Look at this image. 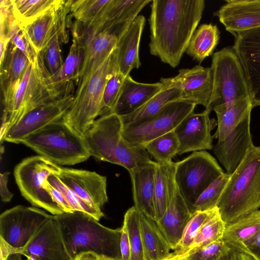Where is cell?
Wrapping results in <instances>:
<instances>
[{"mask_svg": "<svg viewBox=\"0 0 260 260\" xmlns=\"http://www.w3.org/2000/svg\"><path fill=\"white\" fill-rule=\"evenodd\" d=\"M72 2V0L63 1L58 7L21 28L37 54L42 52L56 35L61 42H68L66 28Z\"/></svg>", "mask_w": 260, "mask_h": 260, "instance_id": "cell-17", "label": "cell"}, {"mask_svg": "<svg viewBox=\"0 0 260 260\" xmlns=\"http://www.w3.org/2000/svg\"><path fill=\"white\" fill-rule=\"evenodd\" d=\"M156 164V161H152L129 172L134 206L138 211L155 221L154 190Z\"/></svg>", "mask_w": 260, "mask_h": 260, "instance_id": "cell-23", "label": "cell"}, {"mask_svg": "<svg viewBox=\"0 0 260 260\" xmlns=\"http://www.w3.org/2000/svg\"><path fill=\"white\" fill-rule=\"evenodd\" d=\"M233 47L244 69L252 107L260 106V27L236 34Z\"/></svg>", "mask_w": 260, "mask_h": 260, "instance_id": "cell-19", "label": "cell"}, {"mask_svg": "<svg viewBox=\"0 0 260 260\" xmlns=\"http://www.w3.org/2000/svg\"><path fill=\"white\" fill-rule=\"evenodd\" d=\"M0 260H7V259L4 255L0 254Z\"/></svg>", "mask_w": 260, "mask_h": 260, "instance_id": "cell-56", "label": "cell"}, {"mask_svg": "<svg viewBox=\"0 0 260 260\" xmlns=\"http://www.w3.org/2000/svg\"><path fill=\"white\" fill-rule=\"evenodd\" d=\"M253 108L250 97L241 99L226 109H215L217 118V129L213 135L218 141L223 140L228 134L246 117Z\"/></svg>", "mask_w": 260, "mask_h": 260, "instance_id": "cell-33", "label": "cell"}, {"mask_svg": "<svg viewBox=\"0 0 260 260\" xmlns=\"http://www.w3.org/2000/svg\"><path fill=\"white\" fill-rule=\"evenodd\" d=\"M219 39L220 32L216 25L203 24L194 32L186 53L194 60L201 63L213 54Z\"/></svg>", "mask_w": 260, "mask_h": 260, "instance_id": "cell-35", "label": "cell"}, {"mask_svg": "<svg viewBox=\"0 0 260 260\" xmlns=\"http://www.w3.org/2000/svg\"><path fill=\"white\" fill-rule=\"evenodd\" d=\"M182 100L181 90L177 88H164L133 113L121 116L124 125L147 120L157 114L168 103Z\"/></svg>", "mask_w": 260, "mask_h": 260, "instance_id": "cell-34", "label": "cell"}, {"mask_svg": "<svg viewBox=\"0 0 260 260\" xmlns=\"http://www.w3.org/2000/svg\"><path fill=\"white\" fill-rule=\"evenodd\" d=\"M47 181L58 190L64 196L73 211H81L99 221L104 216L101 209L94 208L81 199L75 192L66 186L55 174L49 176Z\"/></svg>", "mask_w": 260, "mask_h": 260, "instance_id": "cell-40", "label": "cell"}, {"mask_svg": "<svg viewBox=\"0 0 260 260\" xmlns=\"http://www.w3.org/2000/svg\"><path fill=\"white\" fill-rule=\"evenodd\" d=\"M193 214L177 187L165 214L156 221L173 250H176L184 229Z\"/></svg>", "mask_w": 260, "mask_h": 260, "instance_id": "cell-24", "label": "cell"}, {"mask_svg": "<svg viewBox=\"0 0 260 260\" xmlns=\"http://www.w3.org/2000/svg\"><path fill=\"white\" fill-rule=\"evenodd\" d=\"M84 54V46L73 38L65 61L55 74L51 75L53 84L63 94L71 93L73 81L78 82Z\"/></svg>", "mask_w": 260, "mask_h": 260, "instance_id": "cell-32", "label": "cell"}, {"mask_svg": "<svg viewBox=\"0 0 260 260\" xmlns=\"http://www.w3.org/2000/svg\"><path fill=\"white\" fill-rule=\"evenodd\" d=\"M176 162H157L154 180V203L156 222L165 214L177 187Z\"/></svg>", "mask_w": 260, "mask_h": 260, "instance_id": "cell-31", "label": "cell"}, {"mask_svg": "<svg viewBox=\"0 0 260 260\" xmlns=\"http://www.w3.org/2000/svg\"><path fill=\"white\" fill-rule=\"evenodd\" d=\"M73 260H100L99 256L93 252L82 253Z\"/></svg>", "mask_w": 260, "mask_h": 260, "instance_id": "cell-54", "label": "cell"}, {"mask_svg": "<svg viewBox=\"0 0 260 260\" xmlns=\"http://www.w3.org/2000/svg\"><path fill=\"white\" fill-rule=\"evenodd\" d=\"M118 40L115 34L104 30L87 41L78 82L102 66L116 48Z\"/></svg>", "mask_w": 260, "mask_h": 260, "instance_id": "cell-29", "label": "cell"}, {"mask_svg": "<svg viewBox=\"0 0 260 260\" xmlns=\"http://www.w3.org/2000/svg\"><path fill=\"white\" fill-rule=\"evenodd\" d=\"M29 63L27 56L9 42L5 54L1 61V84L4 106L11 99Z\"/></svg>", "mask_w": 260, "mask_h": 260, "instance_id": "cell-27", "label": "cell"}, {"mask_svg": "<svg viewBox=\"0 0 260 260\" xmlns=\"http://www.w3.org/2000/svg\"><path fill=\"white\" fill-rule=\"evenodd\" d=\"M21 143L57 165H74L91 156L83 137L62 119L28 136Z\"/></svg>", "mask_w": 260, "mask_h": 260, "instance_id": "cell-6", "label": "cell"}, {"mask_svg": "<svg viewBox=\"0 0 260 260\" xmlns=\"http://www.w3.org/2000/svg\"><path fill=\"white\" fill-rule=\"evenodd\" d=\"M204 0H153L148 19L150 54L178 66L200 23Z\"/></svg>", "mask_w": 260, "mask_h": 260, "instance_id": "cell-1", "label": "cell"}, {"mask_svg": "<svg viewBox=\"0 0 260 260\" xmlns=\"http://www.w3.org/2000/svg\"><path fill=\"white\" fill-rule=\"evenodd\" d=\"M251 114L234 127L222 141L213 145L214 153L231 175L253 145L250 133Z\"/></svg>", "mask_w": 260, "mask_h": 260, "instance_id": "cell-21", "label": "cell"}, {"mask_svg": "<svg viewBox=\"0 0 260 260\" xmlns=\"http://www.w3.org/2000/svg\"><path fill=\"white\" fill-rule=\"evenodd\" d=\"M71 259L93 252L99 256L120 259L121 228L112 229L81 211L54 215Z\"/></svg>", "mask_w": 260, "mask_h": 260, "instance_id": "cell-2", "label": "cell"}, {"mask_svg": "<svg viewBox=\"0 0 260 260\" xmlns=\"http://www.w3.org/2000/svg\"><path fill=\"white\" fill-rule=\"evenodd\" d=\"M60 166L40 155L26 157L15 168L14 175L22 196L32 205L52 215L63 213L52 199L44 184L48 177L56 175Z\"/></svg>", "mask_w": 260, "mask_h": 260, "instance_id": "cell-9", "label": "cell"}, {"mask_svg": "<svg viewBox=\"0 0 260 260\" xmlns=\"http://www.w3.org/2000/svg\"><path fill=\"white\" fill-rule=\"evenodd\" d=\"M226 31L234 36L260 27V0H227L214 13Z\"/></svg>", "mask_w": 260, "mask_h": 260, "instance_id": "cell-22", "label": "cell"}, {"mask_svg": "<svg viewBox=\"0 0 260 260\" xmlns=\"http://www.w3.org/2000/svg\"><path fill=\"white\" fill-rule=\"evenodd\" d=\"M162 88L160 82L154 83L139 82L130 75L124 78L121 92L113 113L123 116L142 107Z\"/></svg>", "mask_w": 260, "mask_h": 260, "instance_id": "cell-26", "label": "cell"}, {"mask_svg": "<svg viewBox=\"0 0 260 260\" xmlns=\"http://www.w3.org/2000/svg\"><path fill=\"white\" fill-rule=\"evenodd\" d=\"M247 254L255 260H260V230L248 246Z\"/></svg>", "mask_w": 260, "mask_h": 260, "instance_id": "cell-52", "label": "cell"}, {"mask_svg": "<svg viewBox=\"0 0 260 260\" xmlns=\"http://www.w3.org/2000/svg\"><path fill=\"white\" fill-rule=\"evenodd\" d=\"M218 260H255L251 256L230 249L226 245Z\"/></svg>", "mask_w": 260, "mask_h": 260, "instance_id": "cell-50", "label": "cell"}, {"mask_svg": "<svg viewBox=\"0 0 260 260\" xmlns=\"http://www.w3.org/2000/svg\"><path fill=\"white\" fill-rule=\"evenodd\" d=\"M52 216L36 207L18 205L8 209L0 215V240L14 249L23 248Z\"/></svg>", "mask_w": 260, "mask_h": 260, "instance_id": "cell-12", "label": "cell"}, {"mask_svg": "<svg viewBox=\"0 0 260 260\" xmlns=\"http://www.w3.org/2000/svg\"><path fill=\"white\" fill-rule=\"evenodd\" d=\"M223 173L216 159L206 151L193 152L176 162L177 187L193 213L199 197Z\"/></svg>", "mask_w": 260, "mask_h": 260, "instance_id": "cell-10", "label": "cell"}, {"mask_svg": "<svg viewBox=\"0 0 260 260\" xmlns=\"http://www.w3.org/2000/svg\"><path fill=\"white\" fill-rule=\"evenodd\" d=\"M213 209L203 211H198L193 213L184 228L179 243L174 251L181 253H184L187 251L202 226L211 214Z\"/></svg>", "mask_w": 260, "mask_h": 260, "instance_id": "cell-44", "label": "cell"}, {"mask_svg": "<svg viewBox=\"0 0 260 260\" xmlns=\"http://www.w3.org/2000/svg\"><path fill=\"white\" fill-rule=\"evenodd\" d=\"M9 174L8 172L0 174V194L4 202H10L13 196L7 187Z\"/></svg>", "mask_w": 260, "mask_h": 260, "instance_id": "cell-51", "label": "cell"}, {"mask_svg": "<svg viewBox=\"0 0 260 260\" xmlns=\"http://www.w3.org/2000/svg\"><path fill=\"white\" fill-rule=\"evenodd\" d=\"M123 127L121 116L112 113L96 119L83 137L91 156L121 166L129 172L153 160L144 147L123 138Z\"/></svg>", "mask_w": 260, "mask_h": 260, "instance_id": "cell-3", "label": "cell"}, {"mask_svg": "<svg viewBox=\"0 0 260 260\" xmlns=\"http://www.w3.org/2000/svg\"><path fill=\"white\" fill-rule=\"evenodd\" d=\"M125 78L120 72L118 63L112 71L106 84L100 116L114 112Z\"/></svg>", "mask_w": 260, "mask_h": 260, "instance_id": "cell-43", "label": "cell"}, {"mask_svg": "<svg viewBox=\"0 0 260 260\" xmlns=\"http://www.w3.org/2000/svg\"><path fill=\"white\" fill-rule=\"evenodd\" d=\"M131 249V260H146L139 224V212L133 206L124 216Z\"/></svg>", "mask_w": 260, "mask_h": 260, "instance_id": "cell-39", "label": "cell"}, {"mask_svg": "<svg viewBox=\"0 0 260 260\" xmlns=\"http://www.w3.org/2000/svg\"><path fill=\"white\" fill-rule=\"evenodd\" d=\"M164 88L175 87L181 91L182 100L209 108L213 90L210 68L198 65L190 69H181L171 78H161Z\"/></svg>", "mask_w": 260, "mask_h": 260, "instance_id": "cell-16", "label": "cell"}, {"mask_svg": "<svg viewBox=\"0 0 260 260\" xmlns=\"http://www.w3.org/2000/svg\"><path fill=\"white\" fill-rule=\"evenodd\" d=\"M225 226L226 224L220 216L218 208L217 207L214 208L187 250H195L214 241L222 240Z\"/></svg>", "mask_w": 260, "mask_h": 260, "instance_id": "cell-37", "label": "cell"}, {"mask_svg": "<svg viewBox=\"0 0 260 260\" xmlns=\"http://www.w3.org/2000/svg\"><path fill=\"white\" fill-rule=\"evenodd\" d=\"M259 230L258 209L226 224L222 240L230 249L247 254L248 246Z\"/></svg>", "mask_w": 260, "mask_h": 260, "instance_id": "cell-28", "label": "cell"}, {"mask_svg": "<svg viewBox=\"0 0 260 260\" xmlns=\"http://www.w3.org/2000/svg\"><path fill=\"white\" fill-rule=\"evenodd\" d=\"M225 245L222 240L193 250L187 260H218Z\"/></svg>", "mask_w": 260, "mask_h": 260, "instance_id": "cell-47", "label": "cell"}, {"mask_svg": "<svg viewBox=\"0 0 260 260\" xmlns=\"http://www.w3.org/2000/svg\"><path fill=\"white\" fill-rule=\"evenodd\" d=\"M44 188L51 196L52 199L56 203L63 212L72 213V210L63 194L57 189L51 186L47 181H45Z\"/></svg>", "mask_w": 260, "mask_h": 260, "instance_id": "cell-48", "label": "cell"}, {"mask_svg": "<svg viewBox=\"0 0 260 260\" xmlns=\"http://www.w3.org/2000/svg\"><path fill=\"white\" fill-rule=\"evenodd\" d=\"M74 100L72 93L39 106L24 114L6 131L1 141L21 143L28 136L54 121L62 119Z\"/></svg>", "mask_w": 260, "mask_h": 260, "instance_id": "cell-13", "label": "cell"}, {"mask_svg": "<svg viewBox=\"0 0 260 260\" xmlns=\"http://www.w3.org/2000/svg\"><path fill=\"white\" fill-rule=\"evenodd\" d=\"M145 22V17L139 15L118 40L116 49L118 66L125 77L129 75L133 69H139L141 65L139 47Z\"/></svg>", "mask_w": 260, "mask_h": 260, "instance_id": "cell-25", "label": "cell"}, {"mask_svg": "<svg viewBox=\"0 0 260 260\" xmlns=\"http://www.w3.org/2000/svg\"><path fill=\"white\" fill-rule=\"evenodd\" d=\"M230 176V174L224 172L215 179L199 197L193 205V212L206 211L217 207Z\"/></svg>", "mask_w": 260, "mask_h": 260, "instance_id": "cell-42", "label": "cell"}, {"mask_svg": "<svg viewBox=\"0 0 260 260\" xmlns=\"http://www.w3.org/2000/svg\"><path fill=\"white\" fill-rule=\"evenodd\" d=\"M63 95L52 81L43 52L39 53L35 62H29L11 99L4 106L1 139L24 114Z\"/></svg>", "mask_w": 260, "mask_h": 260, "instance_id": "cell-5", "label": "cell"}, {"mask_svg": "<svg viewBox=\"0 0 260 260\" xmlns=\"http://www.w3.org/2000/svg\"><path fill=\"white\" fill-rule=\"evenodd\" d=\"M151 0H110L101 15L93 22L83 24L89 37L104 30L115 34L118 39L127 30L141 10Z\"/></svg>", "mask_w": 260, "mask_h": 260, "instance_id": "cell-15", "label": "cell"}, {"mask_svg": "<svg viewBox=\"0 0 260 260\" xmlns=\"http://www.w3.org/2000/svg\"><path fill=\"white\" fill-rule=\"evenodd\" d=\"M118 63L116 48L99 69L78 83L73 104L62 119L82 136L101 115L106 84Z\"/></svg>", "mask_w": 260, "mask_h": 260, "instance_id": "cell-7", "label": "cell"}, {"mask_svg": "<svg viewBox=\"0 0 260 260\" xmlns=\"http://www.w3.org/2000/svg\"><path fill=\"white\" fill-rule=\"evenodd\" d=\"M9 37L10 38V42L21 50L27 56L29 62L34 63L36 61L39 54L36 53L26 39L19 24L13 28Z\"/></svg>", "mask_w": 260, "mask_h": 260, "instance_id": "cell-46", "label": "cell"}, {"mask_svg": "<svg viewBox=\"0 0 260 260\" xmlns=\"http://www.w3.org/2000/svg\"><path fill=\"white\" fill-rule=\"evenodd\" d=\"M210 68L213 79L209 107L212 110L226 109L241 99L250 97L244 69L233 46L215 52Z\"/></svg>", "mask_w": 260, "mask_h": 260, "instance_id": "cell-8", "label": "cell"}, {"mask_svg": "<svg viewBox=\"0 0 260 260\" xmlns=\"http://www.w3.org/2000/svg\"><path fill=\"white\" fill-rule=\"evenodd\" d=\"M100 260H121L120 259L113 258L105 256H99Z\"/></svg>", "mask_w": 260, "mask_h": 260, "instance_id": "cell-55", "label": "cell"}, {"mask_svg": "<svg viewBox=\"0 0 260 260\" xmlns=\"http://www.w3.org/2000/svg\"><path fill=\"white\" fill-rule=\"evenodd\" d=\"M2 241L9 252L26 258L32 260H72L67 251L54 215L42 224L23 248L14 249Z\"/></svg>", "mask_w": 260, "mask_h": 260, "instance_id": "cell-14", "label": "cell"}, {"mask_svg": "<svg viewBox=\"0 0 260 260\" xmlns=\"http://www.w3.org/2000/svg\"><path fill=\"white\" fill-rule=\"evenodd\" d=\"M60 37L55 35L42 52L51 75L55 74L63 64L59 45Z\"/></svg>", "mask_w": 260, "mask_h": 260, "instance_id": "cell-45", "label": "cell"}, {"mask_svg": "<svg viewBox=\"0 0 260 260\" xmlns=\"http://www.w3.org/2000/svg\"><path fill=\"white\" fill-rule=\"evenodd\" d=\"M140 230L146 260H162L173 250L156 221L139 211Z\"/></svg>", "mask_w": 260, "mask_h": 260, "instance_id": "cell-30", "label": "cell"}, {"mask_svg": "<svg viewBox=\"0 0 260 260\" xmlns=\"http://www.w3.org/2000/svg\"><path fill=\"white\" fill-rule=\"evenodd\" d=\"M197 105L180 100L167 104L153 117L143 122L124 125L123 138L129 143L143 146L151 140L173 131Z\"/></svg>", "mask_w": 260, "mask_h": 260, "instance_id": "cell-11", "label": "cell"}, {"mask_svg": "<svg viewBox=\"0 0 260 260\" xmlns=\"http://www.w3.org/2000/svg\"><path fill=\"white\" fill-rule=\"evenodd\" d=\"M119 246L121 260H131V249L129 238L126 226L123 224L121 228Z\"/></svg>", "mask_w": 260, "mask_h": 260, "instance_id": "cell-49", "label": "cell"}, {"mask_svg": "<svg viewBox=\"0 0 260 260\" xmlns=\"http://www.w3.org/2000/svg\"><path fill=\"white\" fill-rule=\"evenodd\" d=\"M144 147L156 162H169L178 154L179 142L173 131L156 138L145 144Z\"/></svg>", "mask_w": 260, "mask_h": 260, "instance_id": "cell-38", "label": "cell"}, {"mask_svg": "<svg viewBox=\"0 0 260 260\" xmlns=\"http://www.w3.org/2000/svg\"><path fill=\"white\" fill-rule=\"evenodd\" d=\"M211 111L208 108L201 113L193 112L175 128L179 142L178 154L213 149L211 132L217 126V121L210 118Z\"/></svg>", "mask_w": 260, "mask_h": 260, "instance_id": "cell-18", "label": "cell"}, {"mask_svg": "<svg viewBox=\"0 0 260 260\" xmlns=\"http://www.w3.org/2000/svg\"><path fill=\"white\" fill-rule=\"evenodd\" d=\"M56 175L93 208L101 209L108 202L105 176L95 172L61 167Z\"/></svg>", "mask_w": 260, "mask_h": 260, "instance_id": "cell-20", "label": "cell"}, {"mask_svg": "<svg viewBox=\"0 0 260 260\" xmlns=\"http://www.w3.org/2000/svg\"><path fill=\"white\" fill-rule=\"evenodd\" d=\"M62 0H12L13 15L21 28L58 7Z\"/></svg>", "mask_w": 260, "mask_h": 260, "instance_id": "cell-36", "label": "cell"}, {"mask_svg": "<svg viewBox=\"0 0 260 260\" xmlns=\"http://www.w3.org/2000/svg\"><path fill=\"white\" fill-rule=\"evenodd\" d=\"M110 0H72L71 15L76 21L89 24L101 15Z\"/></svg>", "mask_w": 260, "mask_h": 260, "instance_id": "cell-41", "label": "cell"}, {"mask_svg": "<svg viewBox=\"0 0 260 260\" xmlns=\"http://www.w3.org/2000/svg\"><path fill=\"white\" fill-rule=\"evenodd\" d=\"M217 207L226 224L260 208V146L252 145L230 178Z\"/></svg>", "mask_w": 260, "mask_h": 260, "instance_id": "cell-4", "label": "cell"}, {"mask_svg": "<svg viewBox=\"0 0 260 260\" xmlns=\"http://www.w3.org/2000/svg\"><path fill=\"white\" fill-rule=\"evenodd\" d=\"M193 250H187L186 252L181 253L177 251H174L167 257L162 260H187L188 257Z\"/></svg>", "mask_w": 260, "mask_h": 260, "instance_id": "cell-53", "label": "cell"}]
</instances>
